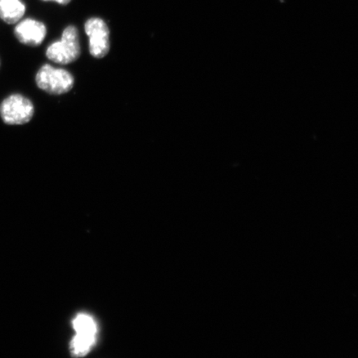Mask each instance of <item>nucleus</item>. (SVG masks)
Returning <instances> with one entry per match:
<instances>
[{
    "label": "nucleus",
    "instance_id": "f257e3e1",
    "mask_svg": "<svg viewBox=\"0 0 358 358\" xmlns=\"http://www.w3.org/2000/svg\"><path fill=\"white\" fill-rule=\"evenodd\" d=\"M80 55L79 35L75 26L66 27L61 40L49 45L46 51L48 59L60 65L73 64Z\"/></svg>",
    "mask_w": 358,
    "mask_h": 358
},
{
    "label": "nucleus",
    "instance_id": "f03ea898",
    "mask_svg": "<svg viewBox=\"0 0 358 358\" xmlns=\"http://www.w3.org/2000/svg\"><path fill=\"white\" fill-rule=\"evenodd\" d=\"M36 84L50 95H62L73 89L74 78L66 70L45 64L36 75Z\"/></svg>",
    "mask_w": 358,
    "mask_h": 358
},
{
    "label": "nucleus",
    "instance_id": "7ed1b4c3",
    "mask_svg": "<svg viewBox=\"0 0 358 358\" xmlns=\"http://www.w3.org/2000/svg\"><path fill=\"white\" fill-rule=\"evenodd\" d=\"M34 115L33 103L20 94L7 97L0 105V116L7 124L20 125L29 123Z\"/></svg>",
    "mask_w": 358,
    "mask_h": 358
},
{
    "label": "nucleus",
    "instance_id": "20e7f679",
    "mask_svg": "<svg viewBox=\"0 0 358 358\" xmlns=\"http://www.w3.org/2000/svg\"><path fill=\"white\" fill-rule=\"evenodd\" d=\"M85 32L89 37V51L95 58L105 57L110 48V30L100 17H92L85 24Z\"/></svg>",
    "mask_w": 358,
    "mask_h": 358
},
{
    "label": "nucleus",
    "instance_id": "39448f33",
    "mask_svg": "<svg viewBox=\"0 0 358 358\" xmlns=\"http://www.w3.org/2000/svg\"><path fill=\"white\" fill-rule=\"evenodd\" d=\"M15 34L21 43L37 47L46 38L47 28L42 22L27 19L16 26Z\"/></svg>",
    "mask_w": 358,
    "mask_h": 358
},
{
    "label": "nucleus",
    "instance_id": "423d86ee",
    "mask_svg": "<svg viewBox=\"0 0 358 358\" xmlns=\"http://www.w3.org/2000/svg\"><path fill=\"white\" fill-rule=\"evenodd\" d=\"M25 11L26 7L21 0H0V17L8 24L19 22Z\"/></svg>",
    "mask_w": 358,
    "mask_h": 358
},
{
    "label": "nucleus",
    "instance_id": "0eeeda50",
    "mask_svg": "<svg viewBox=\"0 0 358 358\" xmlns=\"http://www.w3.org/2000/svg\"><path fill=\"white\" fill-rule=\"evenodd\" d=\"M96 335L77 334L71 343V349L75 355H87L95 343Z\"/></svg>",
    "mask_w": 358,
    "mask_h": 358
},
{
    "label": "nucleus",
    "instance_id": "6e6552de",
    "mask_svg": "<svg viewBox=\"0 0 358 358\" xmlns=\"http://www.w3.org/2000/svg\"><path fill=\"white\" fill-rule=\"evenodd\" d=\"M73 328L77 334H96V325L92 317L79 315L73 320Z\"/></svg>",
    "mask_w": 358,
    "mask_h": 358
},
{
    "label": "nucleus",
    "instance_id": "1a4fd4ad",
    "mask_svg": "<svg viewBox=\"0 0 358 358\" xmlns=\"http://www.w3.org/2000/svg\"><path fill=\"white\" fill-rule=\"evenodd\" d=\"M43 1H52L56 2L57 3L64 4V6H66V4L69 3L71 2V0H43Z\"/></svg>",
    "mask_w": 358,
    "mask_h": 358
}]
</instances>
